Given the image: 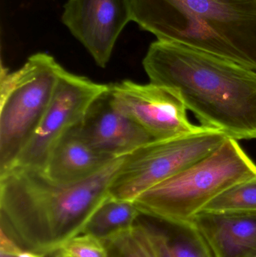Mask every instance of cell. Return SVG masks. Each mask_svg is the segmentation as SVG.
Here are the masks:
<instances>
[{
    "instance_id": "obj_1",
    "label": "cell",
    "mask_w": 256,
    "mask_h": 257,
    "mask_svg": "<svg viewBox=\"0 0 256 257\" xmlns=\"http://www.w3.org/2000/svg\"><path fill=\"white\" fill-rule=\"evenodd\" d=\"M124 157L95 176L57 184L43 172L13 168L0 175V225L24 250L43 256L57 253L82 234L109 189Z\"/></svg>"
},
{
    "instance_id": "obj_2",
    "label": "cell",
    "mask_w": 256,
    "mask_h": 257,
    "mask_svg": "<svg viewBox=\"0 0 256 257\" xmlns=\"http://www.w3.org/2000/svg\"><path fill=\"white\" fill-rule=\"evenodd\" d=\"M143 66L150 82L176 89L202 126L256 140V71L160 40L150 45Z\"/></svg>"
},
{
    "instance_id": "obj_3",
    "label": "cell",
    "mask_w": 256,
    "mask_h": 257,
    "mask_svg": "<svg viewBox=\"0 0 256 257\" xmlns=\"http://www.w3.org/2000/svg\"><path fill=\"white\" fill-rule=\"evenodd\" d=\"M132 21L157 40L256 71V0H129Z\"/></svg>"
},
{
    "instance_id": "obj_4",
    "label": "cell",
    "mask_w": 256,
    "mask_h": 257,
    "mask_svg": "<svg viewBox=\"0 0 256 257\" xmlns=\"http://www.w3.org/2000/svg\"><path fill=\"white\" fill-rule=\"evenodd\" d=\"M255 176V163L237 140L227 138L217 149L133 202L147 217L174 224L189 223L216 196Z\"/></svg>"
},
{
    "instance_id": "obj_5",
    "label": "cell",
    "mask_w": 256,
    "mask_h": 257,
    "mask_svg": "<svg viewBox=\"0 0 256 257\" xmlns=\"http://www.w3.org/2000/svg\"><path fill=\"white\" fill-rule=\"evenodd\" d=\"M64 68L37 53L18 70L1 69L0 175L10 170L39 127Z\"/></svg>"
},
{
    "instance_id": "obj_6",
    "label": "cell",
    "mask_w": 256,
    "mask_h": 257,
    "mask_svg": "<svg viewBox=\"0 0 256 257\" xmlns=\"http://www.w3.org/2000/svg\"><path fill=\"white\" fill-rule=\"evenodd\" d=\"M206 127L198 133L149 142L125 156L109 195L133 202L141 193L177 175L217 149L227 139Z\"/></svg>"
},
{
    "instance_id": "obj_7",
    "label": "cell",
    "mask_w": 256,
    "mask_h": 257,
    "mask_svg": "<svg viewBox=\"0 0 256 257\" xmlns=\"http://www.w3.org/2000/svg\"><path fill=\"white\" fill-rule=\"evenodd\" d=\"M108 88V84L94 82L63 69L39 127L12 169L45 172L60 139L81 123L91 104Z\"/></svg>"
},
{
    "instance_id": "obj_8",
    "label": "cell",
    "mask_w": 256,
    "mask_h": 257,
    "mask_svg": "<svg viewBox=\"0 0 256 257\" xmlns=\"http://www.w3.org/2000/svg\"><path fill=\"white\" fill-rule=\"evenodd\" d=\"M113 103L155 141L198 133L207 126L192 124L176 89L130 80L108 84Z\"/></svg>"
},
{
    "instance_id": "obj_9",
    "label": "cell",
    "mask_w": 256,
    "mask_h": 257,
    "mask_svg": "<svg viewBox=\"0 0 256 257\" xmlns=\"http://www.w3.org/2000/svg\"><path fill=\"white\" fill-rule=\"evenodd\" d=\"M62 21L91 54L98 66L106 67L114 45L132 21L129 0H69Z\"/></svg>"
},
{
    "instance_id": "obj_10",
    "label": "cell",
    "mask_w": 256,
    "mask_h": 257,
    "mask_svg": "<svg viewBox=\"0 0 256 257\" xmlns=\"http://www.w3.org/2000/svg\"><path fill=\"white\" fill-rule=\"evenodd\" d=\"M77 128L94 149L114 158L125 157L155 141L116 108L108 88L91 104Z\"/></svg>"
},
{
    "instance_id": "obj_11",
    "label": "cell",
    "mask_w": 256,
    "mask_h": 257,
    "mask_svg": "<svg viewBox=\"0 0 256 257\" xmlns=\"http://www.w3.org/2000/svg\"><path fill=\"white\" fill-rule=\"evenodd\" d=\"M215 257H251L256 253V213H198L193 220Z\"/></svg>"
},
{
    "instance_id": "obj_12",
    "label": "cell",
    "mask_w": 256,
    "mask_h": 257,
    "mask_svg": "<svg viewBox=\"0 0 256 257\" xmlns=\"http://www.w3.org/2000/svg\"><path fill=\"white\" fill-rule=\"evenodd\" d=\"M115 159L94 149L75 126L56 145L44 173L57 184H75L97 175Z\"/></svg>"
},
{
    "instance_id": "obj_13",
    "label": "cell",
    "mask_w": 256,
    "mask_h": 257,
    "mask_svg": "<svg viewBox=\"0 0 256 257\" xmlns=\"http://www.w3.org/2000/svg\"><path fill=\"white\" fill-rule=\"evenodd\" d=\"M141 214L136 223L102 240L108 257H166L160 226Z\"/></svg>"
},
{
    "instance_id": "obj_14",
    "label": "cell",
    "mask_w": 256,
    "mask_h": 257,
    "mask_svg": "<svg viewBox=\"0 0 256 257\" xmlns=\"http://www.w3.org/2000/svg\"><path fill=\"white\" fill-rule=\"evenodd\" d=\"M141 215L132 201L108 196L98 207L82 233L105 239L133 226Z\"/></svg>"
},
{
    "instance_id": "obj_15",
    "label": "cell",
    "mask_w": 256,
    "mask_h": 257,
    "mask_svg": "<svg viewBox=\"0 0 256 257\" xmlns=\"http://www.w3.org/2000/svg\"><path fill=\"white\" fill-rule=\"evenodd\" d=\"M161 228L166 257H215L205 238L193 222L166 223Z\"/></svg>"
},
{
    "instance_id": "obj_16",
    "label": "cell",
    "mask_w": 256,
    "mask_h": 257,
    "mask_svg": "<svg viewBox=\"0 0 256 257\" xmlns=\"http://www.w3.org/2000/svg\"><path fill=\"white\" fill-rule=\"evenodd\" d=\"M201 211L213 214L256 213V176L230 187Z\"/></svg>"
},
{
    "instance_id": "obj_17",
    "label": "cell",
    "mask_w": 256,
    "mask_h": 257,
    "mask_svg": "<svg viewBox=\"0 0 256 257\" xmlns=\"http://www.w3.org/2000/svg\"><path fill=\"white\" fill-rule=\"evenodd\" d=\"M59 251L65 257H108L102 240L89 234L74 237Z\"/></svg>"
},
{
    "instance_id": "obj_18",
    "label": "cell",
    "mask_w": 256,
    "mask_h": 257,
    "mask_svg": "<svg viewBox=\"0 0 256 257\" xmlns=\"http://www.w3.org/2000/svg\"><path fill=\"white\" fill-rule=\"evenodd\" d=\"M15 257H46L43 255L39 254V253H34V252L29 251V250L21 249V251L17 254Z\"/></svg>"
},
{
    "instance_id": "obj_19",
    "label": "cell",
    "mask_w": 256,
    "mask_h": 257,
    "mask_svg": "<svg viewBox=\"0 0 256 257\" xmlns=\"http://www.w3.org/2000/svg\"><path fill=\"white\" fill-rule=\"evenodd\" d=\"M51 257H65L60 253V251L57 252V253H54V254L51 255Z\"/></svg>"
},
{
    "instance_id": "obj_20",
    "label": "cell",
    "mask_w": 256,
    "mask_h": 257,
    "mask_svg": "<svg viewBox=\"0 0 256 257\" xmlns=\"http://www.w3.org/2000/svg\"><path fill=\"white\" fill-rule=\"evenodd\" d=\"M0 257H15V256H9V255L0 254Z\"/></svg>"
},
{
    "instance_id": "obj_21",
    "label": "cell",
    "mask_w": 256,
    "mask_h": 257,
    "mask_svg": "<svg viewBox=\"0 0 256 257\" xmlns=\"http://www.w3.org/2000/svg\"><path fill=\"white\" fill-rule=\"evenodd\" d=\"M251 257H256V253H255V254H254L253 256H252Z\"/></svg>"
}]
</instances>
